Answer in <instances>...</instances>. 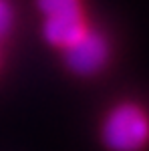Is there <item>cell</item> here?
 Masks as SVG:
<instances>
[{
  "mask_svg": "<svg viewBox=\"0 0 149 151\" xmlns=\"http://www.w3.org/2000/svg\"><path fill=\"white\" fill-rule=\"evenodd\" d=\"M36 8L42 16H53V14H63V12L83 10L85 4L83 0H36Z\"/></svg>",
  "mask_w": 149,
  "mask_h": 151,
  "instance_id": "obj_4",
  "label": "cell"
},
{
  "mask_svg": "<svg viewBox=\"0 0 149 151\" xmlns=\"http://www.w3.org/2000/svg\"><path fill=\"white\" fill-rule=\"evenodd\" d=\"M109 55H111V48L107 38L93 28L83 38H79L73 47L63 50L69 70L77 77H93L101 73L105 65L109 63Z\"/></svg>",
  "mask_w": 149,
  "mask_h": 151,
  "instance_id": "obj_2",
  "label": "cell"
},
{
  "mask_svg": "<svg viewBox=\"0 0 149 151\" xmlns=\"http://www.w3.org/2000/svg\"><path fill=\"white\" fill-rule=\"evenodd\" d=\"M91 30L85 8L83 10H73V12H63V14H53L45 16L42 20V36L50 47L58 50H67L73 47L79 38Z\"/></svg>",
  "mask_w": 149,
  "mask_h": 151,
  "instance_id": "obj_3",
  "label": "cell"
},
{
  "mask_svg": "<svg viewBox=\"0 0 149 151\" xmlns=\"http://www.w3.org/2000/svg\"><path fill=\"white\" fill-rule=\"evenodd\" d=\"M101 141L109 151H141L147 141V117L135 103H119L103 117Z\"/></svg>",
  "mask_w": 149,
  "mask_h": 151,
  "instance_id": "obj_1",
  "label": "cell"
}]
</instances>
